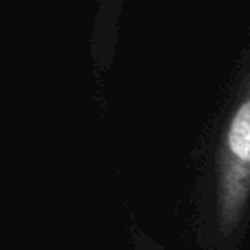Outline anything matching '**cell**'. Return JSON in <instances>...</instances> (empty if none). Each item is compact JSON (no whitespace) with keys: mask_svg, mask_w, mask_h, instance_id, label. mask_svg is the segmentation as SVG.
<instances>
[{"mask_svg":"<svg viewBox=\"0 0 250 250\" xmlns=\"http://www.w3.org/2000/svg\"><path fill=\"white\" fill-rule=\"evenodd\" d=\"M250 208V64L228 115L217 155L215 210L224 232H232Z\"/></svg>","mask_w":250,"mask_h":250,"instance_id":"1","label":"cell"}]
</instances>
